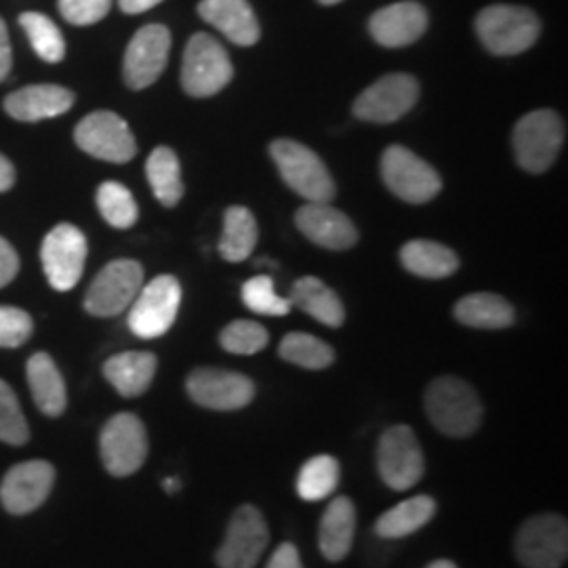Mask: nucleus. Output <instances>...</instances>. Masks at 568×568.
<instances>
[{
    "label": "nucleus",
    "mask_w": 568,
    "mask_h": 568,
    "mask_svg": "<svg viewBox=\"0 0 568 568\" xmlns=\"http://www.w3.org/2000/svg\"><path fill=\"white\" fill-rule=\"evenodd\" d=\"M185 389L196 405L211 410H239L255 398V384L246 375L211 366L192 371Z\"/></svg>",
    "instance_id": "obj_16"
},
{
    "label": "nucleus",
    "mask_w": 568,
    "mask_h": 568,
    "mask_svg": "<svg viewBox=\"0 0 568 568\" xmlns=\"http://www.w3.org/2000/svg\"><path fill=\"white\" fill-rule=\"evenodd\" d=\"M0 440L21 447L30 440V427L21 413L20 400L7 382L0 379Z\"/></svg>",
    "instance_id": "obj_36"
},
{
    "label": "nucleus",
    "mask_w": 568,
    "mask_h": 568,
    "mask_svg": "<svg viewBox=\"0 0 568 568\" xmlns=\"http://www.w3.org/2000/svg\"><path fill=\"white\" fill-rule=\"evenodd\" d=\"M377 471L392 490H408L424 478V450L410 427L394 426L382 434L377 445Z\"/></svg>",
    "instance_id": "obj_7"
},
{
    "label": "nucleus",
    "mask_w": 568,
    "mask_h": 568,
    "mask_svg": "<svg viewBox=\"0 0 568 568\" xmlns=\"http://www.w3.org/2000/svg\"><path fill=\"white\" fill-rule=\"evenodd\" d=\"M382 175L392 194L406 203H427L443 190V180L436 169L405 145L387 148L382 156Z\"/></svg>",
    "instance_id": "obj_9"
},
{
    "label": "nucleus",
    "mask_w": 568,
    "mask_h": 568,
    "mask_svg": "<svg viewBox=\"0 0 568 568\" xmlns=\"http://www.w3.org/2000/svg\"><path fill=\"white\" fill-rule=\"evenodd\" d=\"M143 286V267L133 260L105 265L89 286L84 310L98 318L119 316L135 302Z\"/></svg>",
    "instance_id": "obj_11"
},
{
    "label": "nucleus",
    "mask_w": 568,
    "mask_h": 568,
    "mask_svg": "<svg viewBox=\"0 0 568 568\" xmlns=\"http://www.w3.org/2000/svg\"><path fill=\"white\" fill-rule=\"evenodd\" d=\"M55 483V467L47 462H23L11 467L0 483V504L13 516L30 514L47 501Z\"/></svg>",
    "instance_id": "obj_18"
},
{
    "label": "nucleus",
    "mask_w": 568,
    "mask_h": 568,
    "mask_svg": "<svg viewBox=\"0 0 568 568\" xmlns=\"http://www.w3.org/2000/svg\"><path fill=\"white\" fill-rule=\"evenodd\" d=\"M455 318L471 328L499 331L514 325V307L501 295L471 293L455 305Z\"/></svg>",
    "instance_id": "obj_27"
},
{
    "label": "nucleus",
    "mask_w": 568,
    "mask_h": 568,
    "mask_svg": "<svg viewBox=\"0 0 568 568\" xmlns=\"http://www.w3.org/2000/svg\"><path fill=\"white\" fill-rule=\"evenodd\" d=\"M270 154L284 183L307 203H331L335 199V182L328 169L307 145L293 140H276L270 145Z\"/></svg>",
    "instance_id": "obj_3"
},
{
    "label": "nucleus",
    "mask_w": 568,
    "mask_h": 568,
    "mask_svg": "<svg viewBox=\"0 0 568 568\" xmlns=\"http://www.w3.org/2000/svg\"><path fill=\"white\" fill-rule=\"evenodd\" d=\"M21 28L28 34V41L37 55L47 63H60L65 55V42L60 28L42 13H23L20 18Z\"/></svg>",
    "instance_id": "obj_34"
},
{
    "label": "nucleus",
    "mask_w": 568,
    "mask_h": 568,
    "mask_svg": "<svg viewBox=\"0 0 568 568\" xmlns=\"http://www.w3.org/2000/svg\"><path fill=\"white\" fill-rule=\"evenodd\" d=\"M74 103V93L58 84H32L7 95L4 110L11 119L39 122L65 114Z\"/></svg>",
    "instance_id": "obj_21"
},
{
    "label": "nucleus",
    "mask_w": 568,
    "mask_h": 568,
    "mask_svg": "<svg viewBox=\"0 0 568 568\" xmlns=\"http://www.w3.org/2000/svg\"><path fill=\"white\" fill-rule=\"evenodd\" d=\"M260 239L257 222L246 206H230L225 211L224 234L220 241V253L225 262L239 264L251 257Z\"/></svg>",
    "instance_id": "obj_30"
},
{
    "label": "nucleus",
    "mask_w": 568,
    "mask_h": 568,
    "mask_svg": "<svg viewBox=\"0 0 568 568\" xmlns=\"http://www.w3.org/2000/svg\"><path fill=\"white\" fill-rule=\"evenodd\" d=\"M74 140L82 152L108 163H129L138 154V143L129 124L110 110L84 116L74 131Z\"/></svg>",
    "instance_id": "obj_13"
},
{
    "label": "nucleus",
    "mask_w": 568,
    "mask_h": 568,
    "mask_svg": "<svg viewBox=\"0 0 568 568\" xmlns=\"http://www.w3.org/2000/svg\"><path fill=\"white\" fill-rule=\"evenodd\" d=\"M434 514L436 501L432 497H410L379 516V520L375 523V535H379L382 539H403L426 527Z\"/></svg>",
    "instance_id": "obj_28"
},
{
    "label": "nucleus",
    "mask_w": 568,
    "mask_h": 568,
    "mask_svg": "<svg viewBox=\"0 0 568 568\" xmlns=\"http://www.w3.org/2000/svg\"><path fill=\"white\" fill-rule=\"evenodd\" d=\"M145 175H148V182L152 185V192L159 199V203L164 206H175L182 201V166L178 161V154L171 148L159 145L150 154V159L145 163Z\"/></svg>",
    "instance_id": "obj_31"
},
{
    "label": "nucleus",
    "mask_w": 568,
    "mask_h": 568,
    "mask_svg": "<svg viewBox=\"0 0 568 568\" xmlns=\"http://www.w3.org/2000/svg\"><path fill=\"white\" fill-rule=\"evenodd\" d=\"M270 544V528L264 514L251 504H244L230 518L224 544L215 560L220 568H255Z\"/></svg>",
    "instance_id": "obj_12"
},
{
    "label": "nucleus",
    "mask_w": 568,
    "mask_h": 568,
    "mask_svg": "<svg viewBox=\"0 0 568 568\" xmlns=\"http://www.w3.org/2000/svg\"><path fill=\"white\" fill-rule=\"evenodd\" d=\"M34 323L21 307L0 305V347H20L30 339Z\"/></svg>",
    "instance_id": "obj_39"
},
{
    "label": "nucleus",
    "mask_w": 568,
    "mask_h": 568,
    "mask_svg": "<svg viewBox=\"0 0 568 568\" xmlns=\"http://www.w3.org/2000/svg\"><path fill=\"white\" fill-rule=\"evenodd\" d=\"M400 262L406 270L422 278H447L457 272L459 257L445 246L434 241H410L400 251Z\"/></svg>",
    "instance_id": "obj_29"
},
{
    "label": "nucleus",
    "mask_w": 568,
    "mask_h": 568,
    "mask_svg": "<svg viewBox=\"0 0 568 568\" xmlns=\"http://www.w3.org/2000/svg\"><path fill=\"white\" fill-rule=\"evenodd\" d=\"M514 554L525 568H560L568 558V523L560 514L527 518L514 539Z\"/></svg>",
    "instance_id": "obj_4"
},
{
    "label": "nucleus",
    "mask_w": 568,
    "mask_h": 568,
    "mask_svg": "<svg viewBox=\"0 0 568 568\" xmlns=\"http://www.w3.org/2000/svg\"><path fill=\"white\" fill-rule=\"evenodd\" d=\"M426 413L440 434L467 438L483 424V403L476 389L464 379L445 375L426 389Z\"/></svg>",
    "instance_id": "obj_1"
},
{
    "label": "nucleus",
    "mask_w": 568,
    "mask_h": 568,
    "mask_svg": "<svg viewBox=\"0 0 568 568\" xmlns=\"http://www.w3.org/2000/svg\"><path fill=\"white\" fill-rule=\"evenodd\" d=\"M13 65V53H11V41L4 21L0 20V82L4 81Z\"/></svg>",
    "instance_id": "obj_43"
},
{
    "label": "nucleus",
    "mask_w": 568,
    "mask_h": 568,
    "mask_svg": "<svg viewBox=\"0 0 568 568\" xmlns=\"http://www.w3.org/2000/svg\"><path fill=\"white\" fill-rule=\"evenodd\" d=\"M28 384L37 406L41 408L47 417H60L68 405V394H65V384L61 377L60 368L53 363V358L44 352L34 354L28 361Z\"/></svg>",
    "instance_id": "obj_25"
},
{
    "label": "nucleus",
    "mask_w": 568,
    "mask_h": 568,
    "mask_svg": "<svg viewBox=\"0 0 568 568\" xmlns=\"http://www.w3.org/2000/svg\"><path fill=\"white\" fill-rule=\"evenodd\" d=\"M419 100V82L410 74H387L354 102V116L375 124L400 121Z\"/></svg>",
    "instance_id": "obj_15"
},
{
    "label": "nucleus",
    "mask_w": 568,
    "mask_h": 568,
    "mask_svg": "<svg viewBox=\"0 0 568 568\" xmlns=\"http://www.w3.org/2000/svg\"><path fill=\"white\" fill-rule=\"evenodd\" d=\"M514 152L528 173H544L556 161L565 142V126L554 110H535L514 129Z\"/></svg>",
    "instance_id": "obj_6"
},
{
    "label": "nucleus",
    "mask_w": 568,
    "mask_h": 568,
    "mask_svg": "<svg viewBox=\"0 0 568 568\" xmlns=\"http://www.w3.org/2000/svg\"><path fill=\"white\" fill-rule=\"evenodd\" d=\"M199 13L234 44L251 47L262 37L257 18L246 0H203Z\"/></svg>",
    "instance_id": "obj_22"
},
{
    "label": "nucleus",
    "mask_w": 568,
    "mask_h": 568,
    "mask_svg": "<svg viewBox=\"0 0 568 568\" xmlns=\"http://www.w3.org/2000/svg\"><path fill=\"white\" fill-rule=\"evenodd\" d=\"M265 568H304V562L293 544H281Z\"/></svg>",
    "instance_id": "obj_42"
},
{
    "label": "nucleus",
    "mask_w": 568,
    "mask_h": 568,
    "mask_svg": "<svg viewBox=\"0 0 568 568\" xmlns=\"http://www.w3.org/2000/svg\"><path fill=\"white\" fill-rule=\"evenodd\" d=\"M234 77V68L224 44L209 37L194 34L183 51V91L192 98H211L220 93Z\"/></svg>",
    "instance_id": "obj_5"
},
{
    "label": "nucleus",
    "mask_w": 568,
    "mask_h": 568,
    "mask_svg": "<svg viewBox=\"0 0 568 568\" xmlns=\"http://www.w3.org/2000/svg\"><path fill=\"white\" fill-rule=\"evenodd\" d=\"M148 448L150 445L145 426L133 413L114 415L100 434L103 466L116 478L140 471V467L145 464Z\"/></svg>",
    "instance_id": "obj_10"
},
{
    "label": "nucleus",
    "mask_w": 568,
    "mask_h": 568,
    "mask_svg": "<svg viewBox=\"0 0 568 568\" xmlns=\"http://www.w3.org/2000/svg\"><path fill=\"white\" fill-rule=\"evenodd\" d=\"M356 535V508L349 497H337L328 504L318 528V546L331 562H342L349 554Z\"/></svg>",
    "instance_id": "obj_24"
},
{
    "label": "nucleus",
    "mask_w": 568,
    "mask_h": 568,
    "mask_svg": "<svg viewBox=\"0 0 568 568\" xmlns=\"http://www.w3.org/2000/svg\"><path fill=\"white\" fill-rule=\"evenodd\" d=\"M270 342V335L264 326L253 321H234L225 326L220 335V344L225 352L239 354V356H251L262 352Z\"/></svg>",
    "instance_id": "obj_38"
},
{
    "label": "nucleus",
    "mask_w": 568,
    "mask_h": 568,
    "mask_svg": "<svg viewBox=\"0 0 568 568\" xmlns=\"http://www.w3.org/2000/svg\"><path fill=\"white\" fill-rule=\"evenodd\" d=\"M156 368L159 358L150 352H122L105 361L103 375L121 396L135 398L152 386Z\"/></svg>",
    "instance_id": "obj_23"
},
{
    "label": "nucleus",
    "mask_w": 568,
    "mask_h": 568,
    "mask_svg": "<svg viewBox=\"0 0 568 568\" xmlns=\"http://www.w3.org/2000/svg\"><path fill=\"white\" fill-rule=\"evenodd\" d=\"M243 302L251 312L264 316H284L291 310V300H284L270 276H255L243 286Z\"/></svg>",
    "instance_id": "obj_37"
},
{
    "label": "nucleus",
    "mask_w": 568,
    "mask_h": 568,
    "mask_svg": "<svg viewBox=\"0 0 568 568\" xmlns=\"http://www.w3.org/2000/svg\"><path fill=\"white\" fill-rule=\"evenodd\" d=\"M291 304L297 305L314 321L339 328L345 323V310L339 295L316 276H304L293 284Z\"/></svg>",
    "instance_id": "obj_26"
},
{
    "label": "nucleus",
    "mask_w": 568,
    "mask_h": 568,
    "mask_svg": "<svg viewBox=\"0 0 568 568\" xmlns=\"http://www.w3.org/2000/svg\"><path fill=\"white\" fill-rule=\"evenodd\" d=\"M164 490H166V493L180 490V480H178V478H166V480H164Z\"/></svg>",
    "instance_id": "obj_47"
},
{
    "label": "nucleus",
    "mask_w": 568,
    "mask_h": 568,
    "mask_svg": "<svg viewBox=\"0 0 568 568\" xmlns=\"http://www.w3.org/2000/svg\"><path fill=\"white\" fill-rule=\"evenodd\" d=\"M20 272V257L16 248L0 239V288L11 283Z\"/></svg>",
    "instance_id": "obj_41"
},
{
    "label": "nucleus",
    "mask_w": 568,
    "mask_h": 568,
    "mask_svg": "<svg viewBox=\"0 0 568 568\" xmlns=\"http://www.w3.org/2000/svg\"><path fill=\"white\" fill-rule=\"evenodd\" d=\"M182 304V286L175 276H156L142 286L129 312V328L142 339H156L175 325Z\"/></svg>",
    "instance_id": "obj_8"
},
{
    "label": "nucleus",
    "mask_w": 568,
    "mask_h": 568,
    "mask_svg": "<svg viewBox=\"0 0 568 568\" xmlns=\"http://www.w3.org/2000/svg\"><path fill=\"white\" fill-rule=\"evenodd\" d=\"M42 270L55 291H70L81 281L87 262V239L77 225H55L42 241Z\"/></svg>",
    "instance_id": "obj_14"
},
{
    "label": "nucleus",
    "mask_w": 568,
    "mask_h": 568,
    "mask_svg": "<svg viewBox=\"0 0 568 568\" xmlns=\"http://www.w3.org/2000/svg\"><path fill=\"white\" fill-rule=\"evenodd\" d=\"M321 4H325V7H331V4H337V2H342V0H318Z\"/></svg>",
    "instance_id": "obj_48"
},
{
    "label": "nucleus",
    "mask_w": 568,
    "mask_h": 568,
    "mask_svg": "<svg viewBox=\"0 0 568 568\" xmlns=\"http://www.w3.org/2000/svg\"><path fill=\"white\" fill-rule=\"evenodd\" d=\"M112 0H60V13L72 26H93L110 13Z\"/></svg>",
    "instance_id": "obj_40"
},
{
    "label": "nucleus",
    "mask_w": 568,
    "mask_h": 568,
    "mask_svg": "<svg viewBox=\"0 0 568 568\" xmlns=\"http://www.w3.org/2000/svg\"><path fill=\"white\" fill-rule=\"evenodd\" d=\"M278 354L286 363L307 371H323L335 361L333 347L310 333H288L281 342Z\"/></svg>",
    "instance_id": "obj_33"
},
{
    "label": "nucleus",
    "mask_w": 568,
    "mask_h": 568,
    "mask_svg": "<svg viewBox=\"0 0 568 568\" xmlns=\"http://www.w3.org/2000/svg\"><path fill=\"white\" fill-rule=\"evenodd\" d=\"M368 30L375 41L389 49L413 44L427 30L426 9L413 0L387 4L371 18Z\"/></svg>",
    "instance_id": "obj_20"
},
{
    "label": "nucleus",
    "mask_w": 568,
    "mask_h": 568,
    "mask_svg": "<svg viewBox=\"0 0 568 568\" xmlns=\"http://www.w3.org/2000/svg\"><path fill=\"white\" fill-rule=\"evenodd\" d=\"M342 478V466L331 455H316L305 462L297 476V495L304 501H323Z\"/></svg>",
    "instance_id": "obj_32"
},
{
    "label": "nucleus",
    "mask_w": 568,
    "mask_h": 568,
    "mask_svg": "<svg viewBox=\"0 0 568 568\" xmlns=\"http://www.w3.org/2000/svg\"><path fill=\"white\" fill-rule=\"evenodd\" d=\"M16 183V169L9 159H4L0 154V192H7L11 190Z\"/></svg>",
    "instance_id": "obj_45"
},
{
    "label": "nucleus",
    "mask_w": 568,
    "mask_h": 568,
    "mask_svg": "<svg viewBox=\"0 0 568 568\" xmlns=\"http://www.w3.org/2000/svg\"><path fill=\"white\" fill-rule=\"evenodd\" d=\"M295 224L307 241L331 251H345L358 241L352 220L331 203H307L297 211Z\"/></svg>",
    "instance_id": "obj_19"
},
{
    "label": "nucleus",
    "mask_w": 568,
    "mask_h": 568,
    "mask_svg": "<svg viewBox=\"0 0 568 568\" xmlns=\"http://www.w3.org/2000/svg\"><path fill=\"white\" fill-rule=\"evenodd\" d=\"M98 206L103 220L112 227L126 230L135 225L140 217V209L133 194L119 182H105L98 190Z\"/></svg>",
    "instance_id": "obj_35"
},
{
    "label": "nucleus",
    "mask_w": 568,
    "mask_h": 568,
    "mask_svg": "<svg viewBox=\"0 0 568 568\" xmlns=\"http://www.w3.org/2000/svg\"><path fill=\"white\" fill-rule=\"evenodd\" d=\"M426 568H459L455 562H450V560H434V562H429Z\"/></svg>",
    "instance_id": "obj_46"
},
{
    "label": "nucleus",
    "mask_w": 568,
    "mask_h": 568,
    "mask_svg": "<svg viewBox=\"0 0 568 568\" xmlns=\"http://www.w3.org/2000/svg\"><path fill=\"white\" fill-rule=\"evenodd\" d=\"M163 0H119L122 11L129 16H138V13H145L148 9L161 4Z\"/></svg>",
    "instance_id": "obj_44"
},
{
    "label": "nucleus",
    "mask_w": 568,
    "mask_h": 568,
    "mask_svg": "<svg viewBox=\"0 0 568 568\" xmlns=\"http://www.w3.org/2000/svg\"><path fill=\"white\" fill-rule=\"evenodd\" d=\"M476 32L493 55H518L530 49L541 32L539 18L525 7L490 4L476 18Z\"/></svg>",
    "instance_id": "obj_2"
},
{
    "label": "nucleus",
    "mask_w": 568,
    "mask_h": 568,
    "mask_svg": "<svg viewBox=\"0 0 568 568\" xmlns=\"http://www.w3.org/2000/svg\"><path fill=\"white\" fill-rule=\"evenodd\" d=\"M171 51V32L161 23H148L129 42L124 53V82L140 91L161 79Z\"/></svg>",
    "instance_id": "obj_17"
}]
</instances>
